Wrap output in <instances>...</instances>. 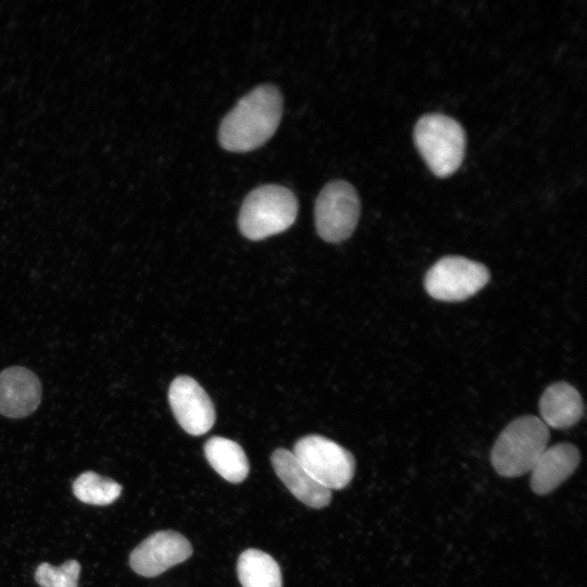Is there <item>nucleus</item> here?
I'll return each instance as SVG.
<instances>
[{"label": "nucleus", "instance_id": "1", "mask_svg": "<svg viewBox=\"0 0 587 587\" xmlns=\"http://www.w3.org/2000/svg\"><path fill=\"white\" fill-rule=\"evenodd\" d=\"M283 99L272 85H261L243 96L223 118L218 140L232 152H247L266 142L280 122Z\"/></svg>", "mask_w": 587, "mask_h": 587}, {"label": "nucleus", "instance_id": "2", "mask_svg": "<svg viewBox=\"0 0 587 587\" xmlns=\"http://www.w3.org/2000/svg\"><path fill=\"white\" fill-rule=\"evenodd\" d=\"M550 433L535 415L512 421L499 435L491 449V463L498 474L516 477L530 472L546 450Z\"/></svg>", "mask_w": 587, "mask_h": 587}, {"label": "nucleus", "instance_id": "3", "mask_svg": "<svg viewBox=\"0 0 587 587\" xmlns=\"http://www.w3.org/2000/svg\"><path fill=\"white\" fill-rule=\"evenodd\" d=\"M414 142L432 173L452 175L462 164L466 137L461 124L440 113L423 115L414 127Z\"/></svg>", "mask_w": 587, "mask_h": 587}, {"label": "nucleus", "instance_id": "4", "mask_svg": "<svg viewBox=\"0 0 587 587\" xmlns=\"http://www.w3.org/2000/svg\"><path fill=\"white\" fill-rule=\"evenodd\" d=\"M297 213L298 200L292 191L278 185H264L245 198L238 225L245 237L261 240L289 228Z\"/></svg>", "mask_w": 587, "mask_h": 587}, {"label": "nucleus", "instance_id": "5", "mask_svg": "<svg viewBox=\"0 0 587 587\" xmlns=\"http://www.w3.org/2000/svg\"><path fill=\"white\" fill-rule=\"evenodd\" d=\"M292 453L309 474L329 490L345 488L354 475L352 453L326 437H302L296 442Z\"/></svg>", "mask_w": 587, "mask_h": 587}, {"label": "nucleus", "instance_id": "6", "mask_svg": "<svg viewBox=\"0 0 587 587\" xmlns=\"http://www.w3.org/2000/svg\"><path fill=\"white\" fill-rule=\"evenodd\" d=\"M488 268L476 261L459 255L439 259L426 273L424 286L427 294L439 301H463L489 282Z\"/></svg>", "mask_w": 587, "mask_h": 587}, {"label": "nucleus", "instance_id": "7", "mask_svg": "<svg viewBox=\"0 0 587 587\" xmlns=\"http://www.w3.org/2000/svg\"><path fill=\"white\" fill-rule=\"evenodd\" d=\"M360 217V200L352 185L333 180L324 186L315 201L316 232L328 242L346 240L354 232Z\"/></svg>", "mask_w": 587, "mask_h": 587}, {"label": "nucleus", "instance_id": "8", "mask_svg": "<svg viewBox=\"0 0 587 587\" xmlns=\"http://www.w3.org/2000/svg\"><path fill=\"white\" fill-rule=\"evenodd\" d=\"M192 554L190 541L174 530H160L143 539L129 554V566L143 577H155Z\"/></svg>", "mask_w": 587, "mask_h": 587}, {"label": "nucleus", "instance_id": "9", "mask_svg": "<svg viewBox=\"0 0 587 587\" xmlns=\"http://www.w3.org/2000/svg\"><path fill=\"white\" fill-rule=\"evenodd\" d=\"M168 402L176 421L188 434L200 436L214 425V405L193 378L176 377L168 389Z\"/></svg>", "mask_w": 587, "mask_h": 587}, {"label": "nucleus", "instance_id": "10", "mask_svg": "<svg viewBox=\"0 0 587 587\" xmlns=\"http://www.w3.org/2000/svg\"><path fill=\"white\" fill-rule=\"evenodd\" d=\"M41 386L37 376L21 366L0 373V413L18 419L32 414L38 407Z\"/></svg>", "mask_w": 587, "mask_h": 587}, {"label": "nucleus", "instance_id": "11", "mask_svg": "<svg viewBox=\"0 0 587 587\" xmlns=\"http://www.w3.org/2000/svg\"><path fill=\"white\" fill-rule=\"evenodd\" d=\"M271 461L276 475L299 501L314 509L329 504L330 490L315 480L291 451L278 448Z\"/></svg>", "mask_w": 587, "mask_h": 587}, {"label": "nucleus", "instance_id": "12", "mask_svg": "<svg viewBox=\"0 0 587 587\" xmlns=\"http://www.w3.org/2000/svg\"><path fill=\"white\" fill-rule=\"evenodd\" d=\"M578 449L569 442L547 447L530 470V488L547 495L567 479L579 464Z\"/></svg>", "mask_w": 587, "mask_h": 587}, {"label": "nucleus", "instance_id": "13", "mask_svg": "<svg viewBox=\"0 0 587 587\" xmlns=\"http://www.w3.org/2000/svg\"><path fill=\"white\" fill-rule=\"evenodd\" d=\"M540 420L554 429H565L575 425L584 415V402L578 390L558 382L542 392L539 400Z\"/></svg>", "mask_w": 587, "mask_h": 587}, {"label": "nucleus", "instance_id": "14", "mask_svg": "<svg viewBox=\"0 0 587 587\" xmlns=\"http://www.w3.org/2000/svg\"><path fill=\"white\" fill-rule=\"evenodd\" d=\"M212 469L224 479L238 484L249 474V462L239 444L224 438L211 437L203 447Z\"/></svg>", "mask_w": 587, "mask_h": 587}, {"label": "nucleus", "instance_id": "15", "mask_svg": "<svg viewBox=\"0 0 587 587\" xmlns=\"http://www.w3.org/2000/svg\"><path fill=\"white\" fill-rule=\"evenodd\" d=\"M237 575L242 587H283L278 563L258 549H247L239 555Z\"/></svg>", "mask_w": 587, "mask_h": 587}, {"label": "nucleus", "instance_id": "16", "mask_svg": "<svg viewBox=\"0 0 587 587\" xmlns=\"http://www.w3.org/2000/svg\"><path fill=\"white\" fill-rule=\"evenodd\" d=\"M72 489L79 501L92 505H108L118 499L122 492V486L118 483L92 471L78 475Z\"/></svg>", "mask_w": 587, "mask_h": 587}, {"label": "nucleus", "instance_id": "17", "mask_svg": "<svg viewBox=\"0 0 587 587\" xmlns=\"http://www.w3.org/2000/svg\"><path fill=\"white\" fill-rule=\"evenodd\" d=\"M80 564L67 560L60 566L40 563L35 571V580L40 587H78Z\"/></svg>", "mask_w": 587, "mask_h": 587}]
</instances>
